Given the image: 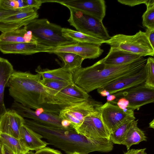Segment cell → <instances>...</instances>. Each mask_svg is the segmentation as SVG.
I'll return each mask as SVG.
<instances>
[{
    "label": "cell",
    "instance_id": "cell-11",
    "mask_svg": "<svg viewBox=\"0 0 154 154\" xmlns=\"http://www.w3.org/2000/svg\"><path fill=\"white\" fill-rule=\"evenodd\" d=\"M76 131L88 138L109 139L110 132L103 122L99 109L86 116Z\"/></svg>",
    "mask_w": 154,
    "mask_h": 154
},
{
    "label": "cell",
    "instance_id": "cell-45",
    "mask_svg": "<svg viewBox=\"0 0 154 154\" xmlns=\"http://www.w3.org/2000/svg\"><path fill=\"white\" fill-rule=\"evenodd\" d=\"M72 154H81V153H77V152H75V153H73Z\"/></svg>",
    "mask_w": 154,
    "mask_h": 154
},
{
    "label": "cell",
    "instance_id": "cell-33",
    "mask_svg": "<svg viewBox=\"0 0 154 154\" xmlns=\"http://www.w3.org/2000/svg\"><path fill=\"white\" fill-rule=\"evenodd\" d=\"M31 8H33L30 7L23 9L9 10L5 8L0 5V20Z\"/></svg>",
    "mask_w": 154,
    "mask_h": 154
},
{
    "label": "cell",
    "instance_id": "cell-41",
    "mask_svg": "<svg viewBox=\"0 0 154 154\" xmlns=\"http://www.w3.org/2000/svg\"><path fill=\"white\" fill-rule=\"evenodd\" d=\"M0 154H14L8 148L3 145H0Z\"/></svg>",
    "mask_w": 154,
    "mask_h": 154
},
{
    "label": "cell",
    "instance_id": "cell-46",
    "mask_svg": "<svg viewBox=\"0 0 154 154\" xmlns=\"http://www.w3.org/2000/svg\"></svg>",
    "mask_w": 154,
    "mask_h": 154
},
{
    "label": "cell",
    "instance_id": "cell-38",
    "mask_svg": "<svg viewBox=\"0 0 154 154\" xmlns=\"http://www.w3.org/2000/svg\"><path fill=\"white\" fill-rule=\"evenodd\" d=\"M109 102L114 104H116L120 108L122 109L127 108L129 104L128 101L124 98H120L118 100Z\"/></svg>",
    "mask_w": 154,
    "mask_h": 154
},
{
    "label": "cell",
    "instance_id": "cell-4",
    "mask_svg": "<svg viewBox=\"0 0 154 154\" xmlns=\"http://www.w3.org/2000/svg\"><path fill=\"white\" fill-rule=\"evenodd\" d=\"M25 26L31 32L40 45L55 47L76 42L63 35L61 26L47 19H36Z\"/></svg>",
    "mask_w": 154,
    "mask_h": 154
},
{
    "label": "cell",
    "instance_id": "cell-14",
    "mask_svg": "<svg viewBox=\"0 0 154 154\" xmlns=\"http://www.w3.org/2000/svg\"><path fill=\"white\" fill-rule=\"evenodd\" d=\"M101 119L110 133L122 123L134 111L128 108L122 109L109 101L102 104L99 109Z\"/></svg>",
    "mask_w": 154,
    "mask_h": 154
},
{
    "label": "cell",
    "instance_id": "cell-40",
    "mask_svg": "<svg viewBox=\"0 0 154 154\" xmlns=\"http://www.w3.org/2000/svg\"><path fill=\"white\" fill-rule=\"evenodd\" d=\"M146 148L141 149H129L125 152L124 154H147L145 152Z\"/></svg>",
    "mask_w": 154,
    "mask_h": 154
},
{
    "label": "cell",
    "instance_id": "cell-7",
    "mask_svg": "<svg viewBox=\"0 0 154 154\" xmlns=\"http://www.w3.org/2000/svg\"><path fill=\"white\" fill-rule=\"evenodd\" d=\"M102 105L101 102L89 98L84 101L65 107L60 110L59 115L62 119L69 121L72 127L76 131L85 117L98 110Z\"/></svg>",
    "mask_w": 154,
    "mask_h": 154
},
{
    "label": "cell",
    "instance_id": "cell-29",
    "mask_svg": "<svg viewBox=\"0 0 154 154\" xmlns=\"http://www.w3.org/2000/svg\"><path fill=\"white\" fill-rule=\"evenodd\" d=\"M145 4L146 9L142 16L143 26L147 29H154V0H147Z\"/></svg>",
    "mask_w": 154,
    "mask_h": 154
},
{
    "label": "cell",
    "instance_id": "cell-12",
    "mask_svg": "<svg viewBox=\"0 0 154 154\" xmlns=\"http://www.w3.org/2000/svg\"><path fill=\"white\" fill-rule=\"evenodd\" d=\"M11 109L23 118H26L49 125L66 129L62 124L63 119L60 117L59 114L46 112L41 108L34 111L14 101L12 104Z\"/></svg>",
    "mask_w": 154,
    "mask_h": 154
},
{
    "label": "cell",
    "instance_id": "cell-32",
    "mask_svg": "<svg viewBox=\"0 0 154 154\" xmlns=\"http://www.w3.org/2000/svg\"><path fill=\"white\" fill-rule=\"evenodd\" d=\"M31 22L25 21L16 23H5L0 21V32L2 33L20 28Z\"/></svg>",
    "mask_w": 154,
    "mask_h": 154
},
{
    "label": "cell",
    "instance_id": "cell-37",
    "mask_svg": "<svg viewBox=\"0 0 154 154\" xmlns=\"http://www.w3.org/2000/svg\"><path fill=\"white\" fill-rule=\"evenodd\" d=\"M27 5L37 11L40 8L42 4L44 3L43 0H25Z\"/></svg>",
    "mask_w": 154,
    "mask_h": 154
},
{
    "label": "cell",
    "instance_id": "cell-35",
    "mask_svg": "<svg viewBox=\"0 0 154 154\" xmlns=\"http://www.w3.org/2000/svg\"><path fill=\"white\" fill-rule=\"evenodd\" d=\"M147 0H118L120 3L131 7L146 3Z\"/></svg>",
    "mask_w": 154,
    "mask_h": 154
},
{
    "label": "cell",
    "instance_id": "cell-13",
    "mask_svg": "<svg viewBox=\"0 0 154 154\" xmlns=\"http://www.w3.org/2000/svg\"><path fill=\"white\" fill-rule=\"evenodd\" d=\"M52 97L53 104L62 109L71 104L87 100L90 96L72 81Z\"/></svg>",
    "mask_w": 154,
    "mask_h": 154
},
{
    "label": "cell",
    "instance_id": "cell-16",
    "mask_svg": "<svg viewBox=\"0 0 154 154\" xmlns=\"http://www.w3.org/2000/svg\"><path fill=\"white\" fill-rule=\"evenodd\" d=\"M25 123V119L12 109H7L0 117V133L19 139L20 128Z\"/></svg>",
    "mask_w": 154,
    "mask_h": 154
},
{
    "label": "cell",
    "instance_id": "cell-22",
    "mask_svg": "<svg viewBox=\"0 0 154 154\" xmlns=\"http://www.w3.org/2000/svg\"><path fill=\"white\" fill-rule=\"evenodd\" d=\"M138 120H134L128 130L121 144L125 145L127 150L134 145L146 141L147 137L144 132L137 126Z\"/></svg>",
    "mask_w": 154,
    "mask_h": 154
},
{
    "label": "cell",
    "instance_id": "cell-3",
    "mask_svg": "<svg viewBox=\"0 0 154 154\" xmlns=\"http://www.w3.org/2000/svg\"><path fill=\"white\" fill-rule=\"evenodd\" d=\"M147 59L141 57L129 63L114 66L99 60L91 66L72 72V81L88 93L120 77L141 71Z\"/></svg>",
    "mask_w": 154,
    "mask_h": 154
},
{
    "label": "cell",
    "instance_id": "cell-19",
    "mask_svg": "<svg viewBox=\"0 0 154 154\" xmlns=\"http://www.w3.org/2000/svg\"><path fill=\"white\" fill-rule=\"evenodd\" d=\"M141 57L111 47L107 55L100 60L105 64L116 66L129 63Z\"/></svg>",
    "mask_w": 154,
    "mask_h": 154
},
{
    "label": "cell",
    "instance_id": "cell-5",
    "mask_svg": "<svg viewBox=\"0 0 154 154\" xmlns=\"http://www.w3.org/2000/svg\"><path fill=\"white\" fill-rule=\"evenodd\" d=\"M110 47L143 57L153 56L154 49L149 42L145 32L139 30L133 35L118 34L103 41Z\"/></svg>",
    "mask_w": 154,
    "mask_h": 154
},
{
    "label": "cell",
    "instance_id": "cell-34",
    "mask_svg": "<svg viewBox=\"0 0 154 154\" xmlns=\"http://www.w3.org/2000/svg\"><path fill=\"white\" fill-rule=\"evenodd\" d=\"M0 5L5 8L9 10L19 9L17 0H0Z\"/></svg>",
    "mask_w": 154,
    "mask_h": 154
},
{
    "label": "cell",
    "instance_id": "cell-9",
    "mask_svg": "<svg viewBox=\"0 0 154 154\" xmlns=\"http://www.w3.org/2000/svg\"><path fill=\"white\" fill-rule=\"evenodd\" d=\"M113 94L116 98H124L127 100L129 102L127 108L134 111L154 101V88L144 83Z\"/></svg>",
    "mask_w": 154,
    "mask_h": 154
},
{
    "label": "cell",
    "instance_id": "cell-23",
    "mask_svg": "<svg viewBox=\"0 0 154 154\" xmlns=\"http://www.w3.org/2000/svg\"><path fill=\"white\" fill-rule=\"evenodd\" d=\"M35 71L41 76L42 79H53L68 82L72 81V73L65 70L62 67L50 69H42L39 66L35 69Z\"/></svg>",
    "mask_w": 154,
    "mask_h": 154
},
{
    "label": "cell",
    "instance_id": "cell-43",
    "mask_svg": "<svg viewBox=\"0 0 154 154\" xmlns=\"http://www.w3.org/2000/svg\"><path fill=\"white\" fill-rule=\"evenodd\" d=\"M149 127L150 128H152L154 129V119H153V120L150 122L149 124Z\"/></svg>",
    "mask_w": 154,
    "mask_h": 154
},
{
    "label": "cell",
    "instance_id": "cell-21",
    "mask_svg": "<svg viewBox=\"0 0 154 154\" xmlns=\"http://www.w3.org/2000/svg\"><path fill=\"white\" fill-rule=\"evenodd\" d=\"M38 44L30 43L0 44V51L4 54H19L29 55L34 54Z\"/></svg>",
    "mask_w": 154,
    "mask_h": 154
},
{
    "label": "cell",
    "instance_id": "cell-28",
    "mask_svg": "<svg viewBox=\"0 0 154 154\" xmlns=\"http://www.w3.org/2000/svg\"><path fill=\"white\" fill-rule=\"evenodd\" d=\"M38 14L33 8L19 12L0 20V21L5 23H16L23 21H32L38 18Z\"/></svg>",
    "mask_w": 154,
    "mask_h": 154
},
{
    "label": "cell",
    "instance_id": "cell-30",
    "mask_svg": "<svg viewBox=\"0 0 154 154\" xmlns=\"http://www.w3.org/2000/svg\"><path fill=\"white\" fill-rule=\"evenodd\" d=\"M70 82L49 79H41L40 81L41 84L50 90L52 95L65 87Z\"/></svg>",
    "mask_w": 154,
    "mask_h": 154
},
{
    "label": "cell",
    "instance_id": "cell-15",
    "mask_svg": "<svg viewBox=\"0 0 154 154\" xmlns=\"http://www.w3.org/2000/svg\"><path fill=\"white\" fill-rule=\"evenodd\" d=\"M146 65L141 71L120 77L97 89L99 92L105 91L109 94H114L144 83L146 80Z\"/></svg>",
    "mask_w": 154,
    "mask_h": 154
},
{
    "label": "cell",
    "instance_id": "cell-36",
    "mask_svg": "<svg viewBox=\"0 0 154 154\" xmlns=\"http://www.w3.org/2000/svg\"><path fill=\"white\" fill-rule=\"evenodd\" d=\"M34 154H62L57 150L48 147H45L36 151Z\"/></svg>",
    "mask_w": 154,
    "mask_h": 154
},
{
    "label": "cell",
    "instance_id": "cell-10",
    "mask_svg": "<svg viewBox=\"0 0 154 154\" xmlns=\"http://www.w3.org/2000/svg\"><path fill=\"white\" fill-rule=\"evenodd\" d=\"M46 2L60 4L102 21L106 15V5L104 0H46Z\"/></svg>",
    "mask_w": 154,
    "mask_h": 154
},
{
    "label": "cell",
    "instance_id": "cell-8",
    "mask_svg": "<svg viewBox=\"0 0 154 154\" xmlns=\"http://www.w3.org/2000/svg\"><path fill=\"white\" fill-rule=\"evenodd\" d=\"M100 46L96 44L76 42L55 47H47L38 45L35 52L55 54L60 52H70L77 54L85 59H94L100 57L103 52Z\"/></svg>",
    "mask_w": 154,
    "mask_h": 154
},
{
    "label": "cell",
    "instance_id": "cell-1",
    "mask_svg": "<svg viewBox=\"0 0 154 154\" xmlns=\"http://www.w3.org/2000/svg\"><path fill=\"white\" fill-rule=\"evenodd\" d=\"M24 125L46 139L48 144L66 154H87L95 151L108 152L113 148V144L109 139L88 138L78 134L73 129L49 125L28 119H25Z\"/></svg>",
    "mask_w": 154,
    "mask_h": 154
},
{
    "label": "cell",
    "instance_id": "cell-18",
    "mask_svg": "<svg viewBox=\"0 0 154 154\" xmlns=\"http://www.w3.org/2000/svg\"><path fill=\"white\" fill-rule=\"evenodd\" d=\"M30 43L38 44L36 38L25 26L2 33L0 35V44Z\"/></svg>",
    "mask_w": 154,
    "mask_h": 154
},
{
    "label": "cell",
    "instance_id": "cell-27",
    "mask_svg": "<svg viewBox=\"0 0 154 154\" xmlns=\"http://www.w3.org/2000/svg\"><path fill=\"white\" fill-rule=\"evenodd\" d=\"M62 31L65 36L76 42L93 44L100 46L102 44L103 41L77 31L63 28Z\"/></svg>",
    "mask_w": 154,
    "mask_h": 154
},
{
    "label": "cell",
    "instance_id": "cell-25",
    "mask_svg": "<svg viewBox=\"0 0 154 154\" xmlns=\"http://www.w3.org/2000/svg\"><path fill=\"white\" fill-rule=\"evenodd\" d=\"M135 120L134 114L129 116L110 133L109 139L113 144H121L127 132Z\"/></svg>",
    "mask_w": 154,
    "mask_h": 154
},
{
    "label": "cell",
    "instance_id": "cell-17",
    "mask_svg": "<svg viewBox=\"0 0 154 154\" xmlns=\"http://www.w3.org/2000/svg\"><path fill=\"white\" fill-rule=\"evenodd\" d=\"M42 137L23 124L21 127L19 140L29 151H37L45 147L48 144L42 140Z\"/></svg>",
    "mask_w": 154,
    "mask_h": 154
},
{
    "label": "cell",
    "instance_id": "cell-44",
    "mask_svg": "<svg viewBox=\"0 0 154 154\" xmlns=\"http://www.w3.org/2000/svg\"><path fill=\"white\" fill-rule=\"evenodd\" d=\"M25 154H34V153L32 151H29Z\"/></svg>",
    "mask_w": 154,
    "mask_h": 154
},
{
    "label": "cell",
    "instance_id": "cell-2",
    "mask_svg": "<svg viewBox=\"0 0 154 154\" xmlns=\"http://www.w3.org/2000/svg\"><path fill=\"white\" fill-rule=\"evenodd\" d=\"M41 78L38 73L14 70L6 87L14 101L31 109L59 114L61 109L53 104L52 95L41 84Z\"/></svg>",
    "mask_w": 154,
    "mask_h": 154
},
{
    "label": "cell",
    "instance_id": "cell-6",
    "mask_svg": "<svg viewBox=\"0 0 154 154\" xmlns=\"http://www.w3.org/2000/svg\"><path fill=\"white\" fill-rule=\"evenodd\" d=\"M68 21L77 31L88 35L103 41L111 37L102 21L81 12L70 8Z\"/></svg>",
    "mask_w": 154,
    "mask_h": 154
},
{
    "label": "cell",
    "instance_id": "cell-39",
    "mask_svg": "<svg viewBox=\"0 0 154 154\" xmlns=\"http://www.w3.org/2000/svg\"><path fill=\"white\" fill-rule=\"evenodd\" d=\"M148 39L153 48L154 49V29H146L145 32Z\"/></svg>",
    "mask_w": 154,
    "mask_h": 154
},
{
    "label": "cell",
    "instance_id": "cell-20",
    "mask_svg": "<svg viewBox=\"0 0 154 154\" xmlns=\"http://www.w3.org/2000/svg\"><path fill=\"white\" fill-rule=\"evenodd\" d=\"M14 70L12 65L7 59L0 57V117L7 110L4 102L5 89Z\"/></svg>",
    "mask_w": 154,
    "mask_h": 154
},
{
    "label": "cell",
    "instance_id": "cell-31",
    "mask_svg": "<svg viewBox=\"0 0 154 154\" xmlns=\"http://www.w3.org/2000/svg\"><path fill=\"white\" fill-rule=\"evenodd\" d=\"M146 79L145 84L150 87L154 88V59L152 57L147 59L146 63Z\"/></svg>",
    "mask_w": 154,
    "mask_h": 154
},
{
    "label": "cell",
    "instance_id": "cell-42",
    "mask_svg": "<svg viewBox=\"0 0 154 154\" xmlns=\"http://www.w3.org/2000/svg\"><path fill=\"white\" fill-rule=\"evenodd\" d=\"M116 98V96L114 94H112L107 96L106 100L107 101H111L114 100Z\"/></svg>",
    "mask_w": 154,
    "mask_h": 154
},
{
    "label": "cell",
    "instance_id": "cell-24",
    "mask_svg": "<svg viewBox=\"0 0 154 154\" xmlns=\"http://www.w3.org/2000/svg\"><path fill=\"white\" fill-rule=\"evenodd\" d=\"M63 61L62 67L65 70L72 73L74 70L82 67V63L85 59L77 54L70 52H60L55 54Z\"/></svg>",
    "mask_w": 154,
    "mask_h": 154
},
{
    "label": "cell",
    "instance_id": "cell-26",
    "mask_svg": "<svg viewBox=\"0 0 154 154\" xmlns=\"http://www.w3.org/2000/svg\"><path fill=\"white\" fill-rule=\"evenodd\" d=\"M0 145L4 146L14 154H25L29 151L19 139L1 133H0Z\"/></svg>",
    "mask_w": 154,
    "mask_h": 154
}]
</instances>
